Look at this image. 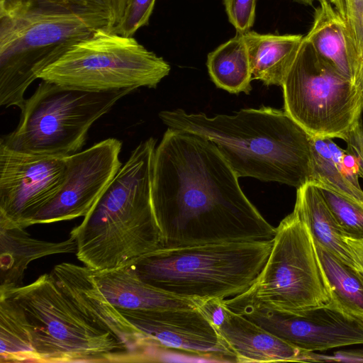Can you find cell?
Instances as JSON below:
<instances>
[{"mask_svg":"<svg viewBox=\"0 0 363 363\" xmlns=\"http://www.w3.org/2000/svg\"><path fill=\"white\" fill-rule=\"evenodd\" d=\"M196 303L234 354L236 362H308L311 352L296 347L233 311L223 300Z\"/></svg>","mask_w":363,"mask_h":363,"instance_id":"obj_16","label":"cell"},{"mask_svg":"<svg viewBox=\"0 0 363 363\" xmlns=\"http://www.w3.org/2000/svg\"><path fill=\"white\" fill-rule=\"evenodd\" d=\"M344 239L354 262L356 269L363 276V239L355 240L346 237Z\"/></svg>","mask_w":363,"mask_h":363,"instance_id":"obj_33","label":"cell"},{"mask_svg":"<svg viewBox=\"0 0 363 363\" xmlns=\"http://www.w3.org/2000/svg\"><path fill=\"white\" fill-rule=\"evenodd\" d=\"M118 311L149 343L160 350H179L213 360L236 362L226 342L197 306Z\"/></svg>","mask_w":363,"mask_h":363,"instance_id":"obj_14","label":"cell"},{"mask_svg":"<svg viewBox=\"0 0 363 363\" xmlns=\"http://www.w3.org/2000/svg\"><path fill=\"white\" fill-rule=\"evenodd\" d=\"M238 178L211 141L169 128L155 148L152 177L162 247L273 240L276 228Z\"/></svg>","mask_w":363,"mask_h":363,"instance_id":"obj_1","label":"cell"},{"mask_svg":"<svg viewBox=\"0 0 363 363\" xmlns=\"http://www.w3.org/2000/svg\"><path fill=\"white\" fill-rule=\"evenodd\" d=\"M159 118L168 128L211 141L238 177L296 189L311 180V137L284 110L262 106L209 117L178 108Z\"/></svg>","mask_w":363,"mask_h":363,"instance_id":"obj_2","label":"cell"},{"mask_svg":"<svg viewBox=\"0 0 363 363\" xmlns=\"http://www.w3.org/2000/svg\"><path fill=\"white\" fill-rule=\"evenodd\" d=\"M133 89L89 91L42 80L0 144L23 153L67 157L82 150L89 128Z\"/></svg>","mask_w":363,"mask_h":363,"instance_id":"obj_7","label":"cell"},{"mask_svg":"<svg viewBox=\"0 0 363 363\" xmlns=\"http://www.w3.org/2000/svg\"><path fill=\"white\" fill-rule=\"evenodd\" d=\"M272 240L161 247L129 266L143 281L195 301L227 299L254 283Z\"/></svg>","mask_w":363,"mask_h":363,"instance_id":"obj_5","label":"cell"},{"mask_svg":"<svg viewBox=\"0 0 363 363\" xmlns=\"http://www.w3.org/2000/svg\"><path fill=\"white\" fill-rule=\"evenodd\" d=\"M318 2L312 27L304 39L321 58L351 82L342 18L329 0Z\"/></svg>","mask_w":363,"mask_h":363,"instance_id":"obj_21","label":"cell"},{"mask_svg":"<svg viewBox=\"0 0 363 363\" xmlns=\"http://www.w3.org/2000/svg\"><path fill=\"white\" fill-rule=\"evenodd\" d=\"M347 150L357 158L359 177L363 178V122L361 119L345 140Z\"/></svg>","mask_w":363,"mask_h":363,"instance_id":"obj_31","label":"cell"},{"mask_svg":"<svg viewBox=\"0 0 363 363\" xmlns=\"http://www.w3.org/2000/svg\"><path fill=\"white\" fill-rule=\"evenodd\" d=\"M155 3V0H127L123 18L113 32L133 37L139 28L148 25Z\"/></svg>","mask_w":363,"mask_h":363,"instance_id":"obj_29","label":"cell"},{"mask_svg":"<svg viewBox=\"0 0 363 363\" xmlns=\"http://www.w3.org/2000/svg\"><path fill=\"white\" fill-rule=\"evenodd\" d=\"M0 362H34L31 340L20 306L0 294Z\"/></svg>","mask_w":363,"mask_h":363,"instance_id":"obj_25","label":"cell"},{"mask_svg":"<svg viewBox=\"0 0 363 363\" xmlns=\"http://www.w3.org/2000/svg\"><path fill=\"white\" fill-rule=\"evenodd\" d=\"M281 86L284 111L311 138L345 141L362 119L363 94L304 38Z\"/></svg>","mask_w":363,"mask_h":363,"instance_id":"obj_10","label":"cell"},{"mask_svg":"<svg viewBox=\"0 0 363 363\" xmlns=\"http://www.w3.org/2000/svg\"><path fill=\"white\" fill-rule=\"evenodd\" d=\"M252 79L265 85H281L303 39L301 35L243 33Z\"/></svg>","mask_w":363,"mask_h":363,"instance_id":"obj_19","label":"cell"},{"mask_svg":"<svg viewBox=\"0 0 363 363\" xmlns=\"http://www.w3.org/2000/svg\"><path fill=\"white\" fill-rule=\"evenodd\" d=\"M330 300L313 237L293 211L276 228L269 257L254 283L223 302L234 311L254 307L295 312Z\"/></svg>","mask_w":363,"mask_h":363,"instance_id":"obj_8","label":"cell"},{"mask_svg":"<svg viewBox=\"0 0 363 363\" xmlns=\"http://www.w3.org/2000/svg\"><path fill=\"white\" fill-rule=\"evenodd\" d=\"M65 157L23 153L0 144V227L27 228L65 178Z\"/></svg>","mask_w":363,"mask_h":363,"instance_id":"obj_11","label":"cell"},{"mask_svg":"<svg viewBox=\"0 0 363 363\" xmlns=\"http://www.w3.org/2000/svg\"><path fill=\"white\" fill-rule=\"evenodd\" d=\"M313 182L341 228L345 237L363 239V201L320 182Z\"/></svg>","mask_w":363,"mask_h":363,"instance_id":"obj_27","label":"cell"},{"mask_svg":"<svg viewBox=\"0 0 363 363\" xmlns=\"http://www.w3.org/2000/svg\"><path fill=\"white\" fill-rule=\"evenodd\" d=\"M101 28L111 30L59 0H0V106L21 109L26 89L40 73Z\"/></svg>","mask_w":363,"mask_h":363,"instance_id":"obj_4","label":"cell"},{"mask_svg":"<svg viewBox=\"0 0 363 363\" xmlns=\"http://www.w3.org/2000/svg\"><path fill=\"white\" fill-rule=\"evenodd\" d=\"M235 312L304 351L363 345V321L347 313L331 300L295 312L254 307Z\"/></svg>","mask_w":363,"mask_h":363,"instance_id":"obj_13","label":"cell"},{"mask_svg":"<svg viewBox=\"0 0 363 363\" xmlns=\"http://www.w3.org/2000/svg\"><path fill=\"white\" fill-rule=\"evenodd\" d=\"M51 273L75 305L100 329L129 346L142 362L159 361L160 352L105 297L89 267L57 264Z\"/></svg>","mask_w":363,"mask_h":363,"instance_id":"obj_15","label":"cell"},{"mask_svg":"<svg viewBox=\"0 0 363 363\" xmlns=\"http://www.w3.org/2000/svg\"><path fill=\"white\" fill-rule=\"evenodd\" d=\"M74 238L50 242L33 238L25 228L0 227V289L23 285L29 264L44 257L76 252Z\"/></svg>","mask_w":363,"mask_h":363,"instance_id":"obj_18","label":"cell"},{"mask_svg":"<svg viewBox=\"0 0 363 363\" xmlns=\"http://www.w3.org/2000/svg\"><path fill=\"white\" fill-rule=\"evenodd\" d=\"M313 361L363 362V349L340 351L333 356L321 355L313 352Z\"/></svg>","mask_w":363,"mask_h":363,"instance_id":"obj_32","label":"cell"},{"mask_svg":"<svg viewBox=\"0 0 363 363\" xmlns=\"http://www.w3.org/2000/svg\"><path fill=\"white\" fill-rule=\"evenodd\" d=\"M122 143L107 138L65 157L63 183L53 199L34 215L27 227L84 217L122 167Z\"/></svg>","mask_w":363,"mask_h":363,"instance_id":"obj_12","label":"cell"},{"mask_svg":"<svg viewBox=\"0 0 363 363\" xmlns=\"http://www.w3.org/2000/svg\"><path fill=\"white\" fill-rule=\"evenodd\" d=\"M294 1L296 2H298V3H300V4H305V5H312L313 4L314 1H320L321 0H294Z\"/></svg>","mask_w":363,"mask_h":363,"instance_id":"obj_34","label":"cell"},{"mask_svg":"<svg viewBox=\"0 0 363 363\" xmlns=\"http://www.w3.org/2000/svg\"><path fill=\"white\" fill-rule=\"evenodd\" d=\"M21 307L34 362H138L140 356L98 328L69 298L50 272L18 287L0 289Z\"/></svg>","mask_w":363,"mask_h":363,"instance_id":"obj_6","label":"cell"},{"mask_svg":"<svg viewBox=\"0 0 363 363\" xmlns=\"http://www.w3.org/2000/svg\"><path fill=\"white\" fill-rule=\"evenodd\" d=\"M223 3L228 21L237 33L250 30L255 18L256 0H224Z\"/></svg>","mask_w":363,"mask_h":363,"instance_id":"obj_30","label":"cell"},{"mask_svg":"<svg viewBox=\"0 0 363 363\" xmlns=\"http://www.w3.org/2000/svg\"><path fill=\"white\" fill-rule=\"evenodd\" d=\"M294 211L306 224L315 242L356 269L345 235L313 182L297 188Z\"/></svg>","mask_w":363,"mask_h":363,"instance_id":"obj_20","label":"cell"},{"mask_svg":"<svg viewBox=\"0 0 363 363\" xmlns=\"http://www.w3.org/2000/svg\"><path fill=\"white\" fill-rule=\"evenodd\" d=\"M92 274L105 297L118 309L149 311L197 306L194 301L177 296L143 281L129 265L92 271Z\"/></svg>","mask_w":363,"mask_h":363,"instance_id":"obj_17","label":"cell"},{"mask_svg":"<svg viewBox=\"0 0 363 363\" xmlns=\"http://www.w3.org/2000/svg\"><path fill=\"white\" fill-rule=\"evenodd\" d=\"M73 10L105 21L112 31L121 23L127 0H59Z\"/></svg>","mask_w":363,"mask_h":363,"instance_id":"obj_28","label":"cell"},{"mask_svg":"<svg viewBox=\"0 0 363 363\" xmlns=\"http://www.w3.org/2000/svg\"><path fill=\"white\" fill-rule=\"evenodd\" d=\"M333 4H336L337 2H338L340 0H329Z\"/></svg>","mask_w":363,"mask_h":363,"instance_id":"obj_35","label":"cell"},{"mask_svg":"<svg viewBox=\"0 0 363 363\" xmlns=\"http://www.w3.org/2000/svg\"><path fill=\"white\" fill-rule=\"evenodd\" d=\"M315 245L330 300L347 313L363 321V276L320 245L315 242Z\"/></svg>","mask_w":363,"mask_h":363,"instance_id":"obj_23","label":"cell"},{"mask_svg":"<svg viewBox=\"0 0 363 363\" xmlns=\"http://www.w3.org/2000/svg\"><path fill=\"white\" fill-rule=\"evenodd\" d=\"M155 148L153 138L138 145L82 223L70 231L77 259L92 271L127 266L162 247L152 204Z\"/></svg>","mask_w":363,"mask_h":363,"instance_id":"obj_3","label":"cell"},{"mask_svg":"<svg viewBox=\"0 0 363 363\" xmlns=\"http://www.w3.org/2000/svg\"><path fill=\"white\" fill-rule=\"evenodd\" d=\"M170 71L133 37L98 29L72 45L39 79L89 91L155 88Z\"/></svg>","mask_w":363,"mask_h":363,"instance_id":"obj_9","label":"cell"},{"mask_svg":"<svg viewBox=\"0 0 363 363\" xmlns=\"http://www.w3.org/2000/svg\"><path fill=\"white\" fill-rule=\"evenodd\" d=\"M312 174L310 182L328 184L337 191L363 201L359 177L344 165L342 149L333 139L311 138Z\"/></svg>","mask_w":363,"mask_h":363,"instance_id":"obj_24","label":"cell"},{"mask_svg":"<svg viewBox=\"0 0 363 363\" xmlns=\"http://www.w3.org/2000/svg\"><path fill=\"white\" fill-rule=\"evenodd\" d=\"M207 67L213 83L230 93L248 94L252 79L247 45L243 33L219 45L207 57Z\"/></svg>","mask_w":363,"mask_h":363,"instance_id":"obj_22","label":"cell"},{"mask_svg":"<svg viewBox=\"0 0 363 363\" xmlns=\"http://www.w3.org/2000/svg\"><path fill=\"white\" fill-rule=\"evenodd\" d=\"M333 5L344 21L351 82L363 94V0H340Z\"/></svg>","mask_w":363,"mask_h":363,"instance_id":"obj_26","label":"cell"}]
</instances>
